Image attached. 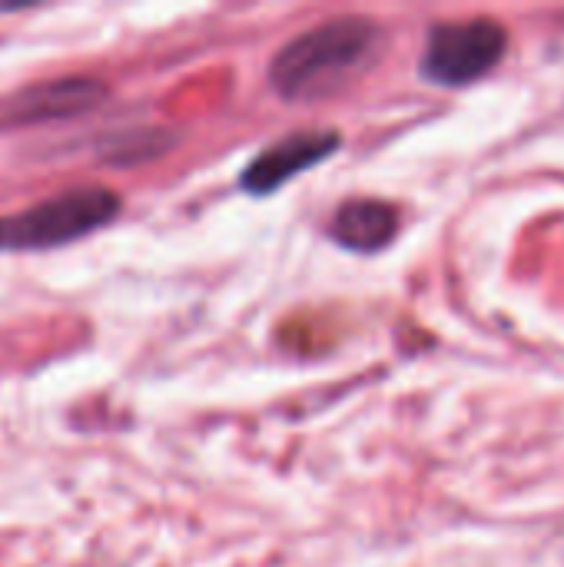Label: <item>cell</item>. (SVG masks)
Wrapping results in <instances>:
<instances>
[{
    "instance_id": "1",
    "label": "cell",
    "mask_w": 564,
    "mask_h": 567,
    "mask_svg": "<svg viewBox=\"0 0 564 567\" xmlns=\"http://www.w3.org/2000/svg\"><path fill=\"white\" fill-rule=\"evenodd\" d=\"M382 30L369 17H336L293 37L269 63V83L286 100H312L339 90L376 53Z\"/></svg>"
},
{
    "instance_id": "2",
    "label": "cell",
    "mask_w": 564,
    "mask_h": 567,
    "mask_svg": "<svg viewBox=\"0 0 564 567\" xmlns=\"http://www.w3.org/2000/svg\"><path fill=\"white\" fill-rule=\"evenodd\" d=\"M120 213V196L106 186H73L20 213L0 216V249L3 252H37L57 249L83 239Z\"/></svg>"
},
{
    "instance_id": "3",
    "label": "cell",
    "mask_w": 564,
    "mask_h": 567,
    "mask_svg": "<svg viewBox=\"0 0 564 567\" xmlns=\"http://www.w3.org/2000/svg\"><path fill=\"white\" fill-rule=\"evenodd\" d=\"M509 47V33L492 17L439 23L422 53V76L439 86H465L492 73Z\"/></svg>"
},
{
    "instance_id": "4",
    "label": "cell",
    "mask_w": 564,
    "mask_h": 567,
    "mask_svg": "<svg viewBox=\"0 0 564 567\" xmlns=\"http://www.w3.org/2000/svg\"><path fill=\"white\" fill-rule=\"evenodd\" d=\"M339 150V136L332 130H299L283 136L279 143H273L269 150H263L239 176V186L253 196H266L276 193L286 179L312 169L316 163H322L329 153Z\"/></svg>"
},
{
    "instance_id": "5",
    "label": "cell",
    "mask_w": 564,
    "mask_h": 567,
    "mask_svg": "<svg viewBox=\"0 0 564 567\" xmlns=\"http://www.w3.org/2000/svg\"><path fill=\"white\" fill-rule=\"evenodd\" d=\"M106 96V86L93 76H60L37 86L20 90L3 106V123H43V120H63L76 116L90 106H96Z\"/></svg>"
},
{
    "instance_id": "6",
    "label": "cell",
    "mask_w": 564,
    "mask_h": 567,
    "mask_svg": "<svg viewBox=\"0 0 564 567\" xmlns=\"http://www.w3.org/2000/svg\"><path fill=\"white\" fill-rule=\"evenodd\" d=\"M329 233L339 246L352 252H376L396 239L399 209L386 199H369V196L349 199L336 209Z\"/></svg>"
}]
</instances>
